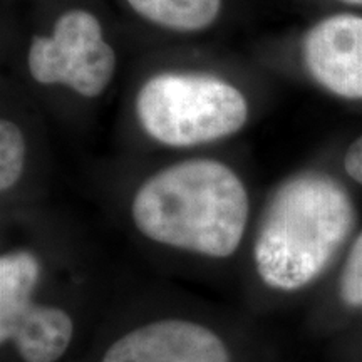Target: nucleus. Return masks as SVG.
<instances>
[{
	"mask_svg": "<svg viewBox=\"0 0 362 362\" xmlns=\"http://www.w3.org/2000/svg\"><path fill=\"white\" fill-rule=\"evenodd\" d=\"M39 262L29 252L7 253L0 260V337L16 341L25 362H54L69 346L71 317L54 307L35 305L33 293Z\"/></svg>",
	"mask_w": 362,
	"mask_h": 362,
	"instance_id": "nucleus-5",
	"label": "nucleus"
},
{
	"mask_svg": "<svg viewBox=\"0 0 362 362\" xmlns=\"http://www.w3.org/2000/svg\"><path fill=\"white\" fill-rule=\"evenodd\" d=\"M27 66L39 84H62L83 98H98L116 71V52L103 27L88 11L59 17L51 35L33 39Z\"/></svg>",
	"mask_w": 362,
	"mask_h": 362,
	"instance_id": "nucleus-4",
	"label": "nucleus"
},
{
	"mask_svg": "<svg viewBox=\"0 0 362 362\" xmlns=\"http://www.w3.org/2000/svg\"><path fill=\"white\" fill-rule=\"evenodd\" d=\"M341 296L349 305H362V233L347 257L341 277Z\"/></svg>",
	"mask_w": 362,
	"mask_h": 362,
	"instance_id": "nucleus-10",
	"label": "nucleus"
},
{
	"mask_svg": "<svg viewBox=\"0 0 362 362\" xmlns=\"http://www.w3.org/2000/svg\"><path fill=\"white\" fill-rule=\"evenodd\" d=\"M344 168L347 175L357 183L362 185V136L351 144L344 156Z\"/></svg>",
	"mask_w": 362,
	"mask_h": 362,
	"instance_id": "nucleus-11",
	"label": "nucleus"
},
{
	"mask_svg": "<svg viewBox=\"0 0 362 362\" xmlns=\"http://www.w3.org/2000/svg\"><path fill=\"white\" fill-rule=\"evenodd\" d=\"M302 56L317 83L347 99H362V17L339 13L317 22Z\"/></svg>",
	"mask_w": 362,
	"mask_h": 362,
	"instance_id": "nucleus-6",
	"label": "nucleus"
},
{
	"mask_svg": "<svg viewBox=\"0 0 362 362\" xmlns=\"http://www.w3.org/2000/svg\"><path fill=\"white\" fill-rule=\"evenodd\" d=\"M354 225V206L324 173L292 176L267 206L255 242L262 280L280 291L312 282L336 255Z\"/></svg>",
	"mask_w": 362,
	"mask_h": 362,
	"instance_id": "nucleus-2",
	"label": "nucleus"
},
{
	"mask_svg": "<svg viewBox=\"0 0 362 362\" xmlns=\"http://www.w3.org/2000/svg\"><path fill=\"white\" fill-rule=\"evenodd\" d=\"M346 4H352V6H362V0H342Z\"/></svg>",
	"mask_w": 362,
	"mask_h": 362,
	"instance_id": "nucleus-12",
	"label": "nucleus"
},
{
	"mask_svg": "<svg viewBox=\"0 0 362 362\" xmlns=\"http://www.w3.org/2000/svg\"><path fill=\"white\" fill-rule=\"evenodd\" d=\"M25 138L22 129L11 119L0 123V188L8 192L24 173Z\"/></svg>",
	"mask_w": 362,
	"mask_h": 362,
	"instance_id": "nucleus-9",
	"label": "nucleus"
},
{
	"mask_svg": "<svg viewBox=\"0 0 362 362\" xmlns=\"http://www.w3.org/2000/svg\"><path fill=\"white\" fill-rule=\"evenodd\" d=\"M248 208L245 185L228 165L197 158L149 176L134 194L131 215L139 232L158 243L225 259L242 242Z\"/></svg>",
	"mask_w": 362,
	"mask_h": 362,
	"instance_id": "nucleus-1",
	"label": "nucleus"
},
{
	"mask_svg": "<svg viewBox=\"0 0 362 362\" xmlns=\"http://www.w3.org/2000/svg\"><path fill=\"white\" fill-rule=\"evenodd\" d=\"M134 12L153 24L176 30L198 33L214 24L221 0H126Z\"/></svg>",
	"mask_w": 362,
	"mask_h": 362,
	"instance_id": "nucleus-8",
	"label": "nucleus"
},
{
	"mask_svg": "<svg viewBox=\"0 0 362 362\" xmlns=\"http://www.w3.org/2000/svg\"><path fill=\"white\" fill-rule=\"evenodd\" d=\"M103 362H228L211 330L185 320H161L121 337Z\"/></svg>",
	"mask_w": 362,
	"mask_h": 362,
	"instance_id": "nucleus-7",
	"label": "nucleus"
},
{
	"mask_svg": "<svg viewBox=\"0 0 362 362\" xmlns=\"http://www.w3.org/2000/svg\"><path fill=\"white\" fill-rule=\"evenodd\" d=\"M136 116L160 144L192 148L238 133L248 119V103L237 86L216 76L161 72L139 88Z\"/></svg>",
	"mask_w": 362,
	"mask_h": 362,
	"instance_id": "nucleus-3",
	"label": "nucleus"
}]
</instances>
